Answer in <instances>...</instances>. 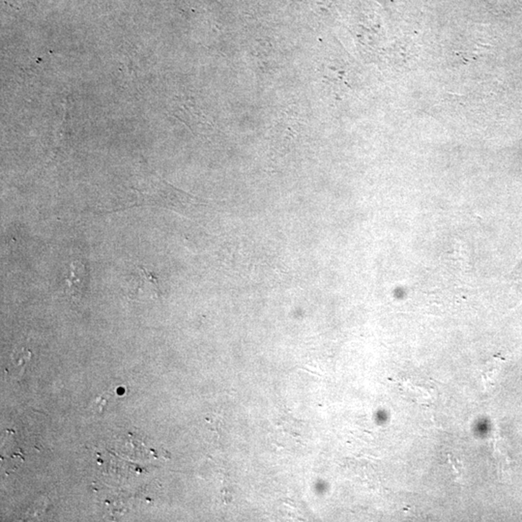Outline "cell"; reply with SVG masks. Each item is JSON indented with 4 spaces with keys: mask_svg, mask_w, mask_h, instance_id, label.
Masks as SVG:
<instances>
[{
    "mask_svg": "<svg viewBox=\"0 0 522 522\" xmlns=\"http://www.w3.org/2000/svg\"><path fill=\"white\" fill-rule=\"evenodd\" d=\"M88 282H89V271H88L87 265L80 261H73L68 276L66 278L67 292L73 298L80 299L87 292Z\"/></svg>",
    "mask_w": 522,
    "mask_h": 522,
    "instance_id": "cell-1",
    "label": "cell"
}]
</instances>
